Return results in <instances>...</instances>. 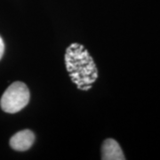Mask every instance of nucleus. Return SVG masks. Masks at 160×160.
Listing matches in <instances>:
<instances>
[{"instance_id":"5","label":"nucleus","mask_w":160,"mask_h":160,"mask_svg":"<svg viewBox=\"0 0 160 160\" xmlns=\"http://www.w3.org/2000/svg\"><path fill=\"white\" fill-rule=\"evenodd\" d=\"M4 52H5V44H4V41L2 39V38L0 37V60L3 57Z\"/></svg>"},{"instance_id":"4","label":"nucleus","mask_w":160,"mask_h":160,"mask_svg":"<svg viewBox=\"0 0 160 160\" xmlns=\"http://www.w3.org/2000/svg\"><path fill=\"white\" fill-rule=\"evenodd\" d=\"M102 158L103 160H125V155L118 142L113 139L104 141L102 147Z\"/></svg>"},{"instance_id":"2","label":"nucleus","mask_w":160,"mask_h":160,"mask_svg":"<svg viewBox=\"0 0 160 160\" xmlns=\"http://www.w3.org/2000/svg\"><path fill=\"white\" fill-rule=\"evenodd\" d=\"M30 93L29 88L22 82H14L3 93L0 106L6 113H17L27 106Z\"/></svg>"},{"instance_id":"1","label":"nucleus","mask_w":160,"mask_h":160,"mask_svg":"<svg viewBox=\"0 0 160 160\" xmlns=\"http://www.w3.org/2000/svg\"><path fill=\"white\" fill-rule=\"evenodd\" d=\"M66 68L72 82L80 90H88L98 78V69L92 56L82 45L71 44L66 49Z\"/></svg>"},{"instance_id":"3","label":"nucleus","mask_w":160,"mask_h":160,"mask_svg":"<svg viewBox=\"0 0 160 160\" xmlns=\"http://www.w3.org/2000/svg\"><path fill=\"white\" fill-rule=\"evenodd\" d=\"M35 142L34 133L30 130H22L16 132L10 139V146L17 151H26L33 145Z\"/></svg>"}]
</instances>
